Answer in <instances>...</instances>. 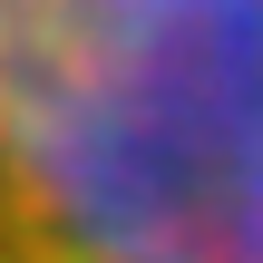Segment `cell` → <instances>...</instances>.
Returning <instances> with one entry per match:
<instances>
[{
	"mask_svg": "<svg viewBox=\"0 0 263 263\" xmlns=\"http://www.w3.org/2000/svg\"><path fill=\"white\" fill-rule=\"evenodd\" d=\"M0 263H263V0H0Z\"/></svg>",
	"mask_w": 263,
	"mask_h": 263,
	"instance_id": "cell-1",
	"label": "cell"
}]
</instances>
